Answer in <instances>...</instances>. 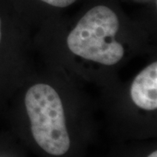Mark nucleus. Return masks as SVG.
Wrapping results in <instances>:
<instances>
[{
    "instance_id": "obj_3",
    "label": "nucleus",
    "mask_w": 157,
    "mask_h": 157,
    "mask_svg": "<svg viewBox=\"0 0 157 157\" xmlns=\"http://www.w3.org/2000/svg\"><path fill=\"white\" fill-rule=\"evenodd\" d=\"M130 96L135 106L147 111L157 108V63L153 62L141 70L133 80Z\"/></svg>"
},
{
    "instance_id": "obj_1",
    "label": "nucleus",
    "mask_w": 157,
    "mask_h": 157,
    "mask_svg": "<svg viewBox=\"0 0 157 157\" xmlns=\"http://www.w3.org/2000/svg\"><path fill=\"white\" fill-rule=\"evenodd\" d=\"M120 28L116 13L105 6L90 9L67 39L71 52L89 61L105 66L115 65L125 54L123 45L115 39Z\"/></svg>"
},
{
    "instance_id": "obj_4",
    "label": "nucleus",
    "mask_w": 157,
    "mask_h": 157,
    "mask_svg": "<svg viewBox=\"0 0 157 157\" xmlns=\"http://www.w3.org/2000/svg\"><path fill=\"white\" fill-rule=\"evenodd\" d=\"M42 2H45L46 4L50 5L54 7H59V8H64L71 6L74 2L77 0H40Z\"/></svg>"
},
{
    "instance_id": "obj_5",
    "label": "nucleus",
    "mask_w": 157,
    "mask_h": 157,
    "mask_svg": "<svg viewBox=\"0 0 157 157\" xmlns=\"http://www.w3.org/2000/svg\"><path fill=\"white\" fill-rule=\"evenodd\" d=\"M2 39H3V20L0 15V45L2 44Z\"/></svg>"
},
{
    "instance_id": "obj_6",
    "label": "nucleus",
    "mask_w": 157,
    "mask_h": 157,
    "mask_svg": "<svg viewBox=\"0 0 157 157\" xmlns=\"http://www.w3.org/2000/svg\"><path fill=\"white\" fill-rule=\"evenodd\" d=\"M147 157H157V152L156 151H154L153 153H151Z\"/></svg>"
},
{
    "instance_id": "obj_2",
    "label": "nucleus",
    "mask_w": 157,
    "mask_h": 157,
    "mask_svg": "<svg viewBox=\"0 0 157 157\" xmlns=\"http://www.w3.org/2000/svg\"><path fill=\"white\" fill-rule=\"evenodd\" d=\"M25 105L35 141L52 155H63L70 147L61 99L50 85L39 83L26 92Z\"/></svg>"
}]
</instances>
